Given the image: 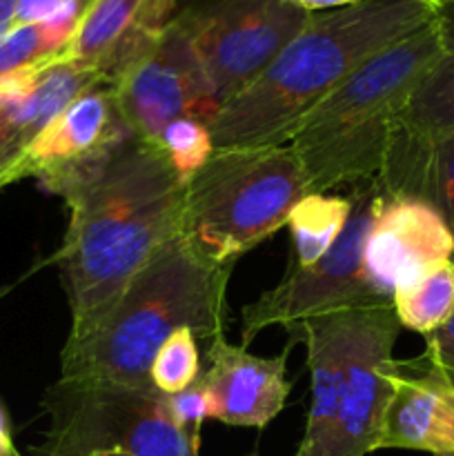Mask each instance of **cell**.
Returning <instances> with one entry per match:
<instances>
[{
  "label": "cell",
  "mask_w": 454,
  "mask_h": 456,
  "mask_svg": "<svg viewBox=\"0 0 454 456\" xmlns=\"http://www.w3.org/2000/svg\"><path fill=\"white\" fill-rule=\"evenodd\" d=\"M450 377H452V381H454V374H450Z\"/></svg>",
  "instance_id": "37"
},
{
  "label": "cell",
  "mask_w": 454,
  "mask_h": 456,
  "mask_svg": "<svg viewBox=\"0 0 454 456\" xmlns=\"http://www.w3.org/2000/svg\"><path fill=\"white\" fill-rule=\"evenodd\" d=\"M89 456H132V454L123 452V450H98V452H93Z\"/></svg>",
  "instance_id": "32"
},
{
  "label": "cell",
  "mask_w": 454,
  "mask_h": 456,
  "mask_svg": "<svg viewBox=\"0 0 454 456\" xmlns=\"http://www.w3.org/2000/svg\"><path fill=\"white\" fill-rule=\"evenodd\" d=\"M200 377V359L191 330L181 328L165 338L150 368V383L158 395L172 396L187 390Z\"/></svg>",
  "instance_id": "23"
},
{
  "label": "cell",
  "mask_w": 454,
  "mask_h": 456,
  "mask_svg": "<svg viewBox=\"0 0 454 456\" xmlns=\"http://www.w3.org/2000/svg\"><path fill=\"white\" fill-rule=\"evenodd\" d=\"M392 307L401 328L427 337L454 312V261L418 270L392 289Z\"/></svg>",
  "instance_id": "20"
},
{
  "label": "cell",
  "mask_w": 454,
  "mask_h": 456,
  "mask_svg": "<svg viewBox=\"0 0 454 456\" xmlns=\"http://www.w3.org/2000/svg\"><path fill=\"white\" fill-rule=\"evenodd\" d=\"M190 3H194V0H178V12H181L182 7H187Z\"/></svg>",
  "instance_id": "34"
},
{
  "label": "cell",
  "mask_w": 454,
  "mask_h": 456,
  "mask_svg": "<svg viewBox=\"0 0 454 456\" xmlns=\"http://www.w3.org/2000/svg\"><path fill=\"white\" fill-rule=\"evenodd\" d=\"M83 12L85 4L80 0H67L52 20L40 25H16L9 29L0 38V83L62 56Z\"/></svg>",
  "instance_id": "21"
},
{
  "label": "cell",
  "mask_w": 454,
  "mask_h": 456,
  "mask_svg": "<svg viewBox=\"0 0 454 456\" xmlns=\"http://www.w3.org/2000/svg\"><path fill=\"white\" fill-rule=\"evenodd\" d=\"M310 194L292 145L214 150L185 183L182 234L209 258L231 263L288 225Z\"/></svg>",
  "instance_id": "5"
},
{
  "label": "cell",
  "mask_w": 454,
  "mask_h": 456,
  "mask_svg": "<svg viewBox=\"0 0 454 456\" xmlns=\"http://www.w3.org/2000/svg\"><path fill=\"white\" fill-rule=\"evenodd\" d=\"M443 53L396 118L387 154L423 150L454 132V0L436 9Z\"/></svg>",
  "instance_id": "18"
},
{
  "label": "cell",
  "mask_w": 454,
  "mask_h": 456,
  "mask_svg": "<svg viewBox=\"0 0 454 456\" xmlns=\"http://www.w3.org/2000/svg\"><path fill=\"white\" fill-rule=\"evenodd\" d=\"M69 209L56 254L80 330L174 236L182 234L185 181L156 141L127 132L78 167L38 178Z\"/></svg>",
  "instance_id": "1"
},
{
  "label": "cell",
  "mask_w": 454,
  "mask_h": 456,
  "mask_svg": "<svg viewBox=\"0 0 454 456\" xmlns=\"http://www.w3.org/2000/svg\"><path fill=\"white\" fill-rule=\"evenodd\" d=\"M352 214L336 243L316 263L298 267L289 263L283 279L243 307V347L258 332L274 325L285 330L314 316L354 307L392 303L372 288L365 272V245L383 191L374 178L352 185Z\"/></svg>",
  "instance_id": "7"
},
{
  "label": "cell",
  "mask_w": 454,
  "mask_h": 456,
  "mask_svg": "<svg viewBox=\"0 0 454 456\" xmlns=\"http://www.w3.org/2000/svg\"><path fill=\"white\" fill-rule=\"evenodd\" d=\"M167 405L174 421L178 423V428L194 444L200 445V426H203V421L212 419V401H209L207 390L200 386L199 379L187 390L167 396Z\"/></svg>",
  "instance_id": "25"
},
{
  "label": "cell",
  "mask_w": 454,
  "mask_h": 456,
  "mask_svg": "<svg viewBox=\"0 0 454 456\" xmlns=\"http://www.w3.org/2000/svg\"><path fill=\"white\" fill-rule=\"evenodd\" d=\"M294 4H298L301 9H305L307 13H320V12H332V9H343L352 7V4H359L363 0H292Z\"/></svg>",
  "instance_id": "29"
},
{
  "label": "cell",
  "mask_w": 454,
  "mask_h": 456,
  "mask_svg": "<svg viewBox=\"0 0 454 456\" xmlns=\"http://www.w3.org/2000/svg\"><path fill=\"white\" fill-rule=\"evenodd\" d=\"M25 150L27 142L20 134L0 116V190L22 178L20 165Z\"/></svg>",
  "instance_id": "26"
},
{
  "label": "cell",
  "mask_w": 454,
  "mask_h": 456,
  "mask_svg": "<svg viewBox=\"0 0 454 456\" xmlns=\"http://www.w3.org/2000/svg\"><path fill=\"white\" fill-rule=\"evenodd\" d=\"M443 53L434 20L352 71L289 138L310 194L369 181L381 172L396 118Z\"/></svg>",
  "instance_id": "4"
},
{
  "label": "cell",
  "mask_w": 454,
  "mask_h": 456,
  "mask_svg": "<svg viewBox=\"0 0 454 456\" xmlns=\"http://www.w3.org/2000/svg\"><path fill=\"white\" fill-rule=\"evenodd\" d=\"M426 0H363L312 13L272 65L214 116V150L285 145L352 71L434 20Z\"/></svg>",
  "instance_id": "3"
},
{
  "label": "cell",
  "mask_w": 454,
  "mask_h": 456,
  "mask_svg": "<svg viewBox=\"0 0 454 456\" xmlns=\"http://www.w3.org/2000/svg\"><path fill=\"white\" fill-rule=\"evenodd\" d=\"M288 352L263 359L223 337L214 338L207 346V370L199 377L212 401V419L261 430L279 417L292 390V383L285 379Z\"/></svg>",
  "instance_id": "13"
},
{
  "label": "cell",
  "mask_w": 454,
  "mask_h": 456,
  "mask_svg": "<svg viewBox=\"0 0 454 456\" xmlns=\"http://www.w3.org/2000/svg\"><path fill=\"white\" fill-rule=\"evenodd\" d=\"M129 129L116 111L109 83L98 85L56 116L22 156V178H43L61 169L78 167L123 138Z\"/></svg>",
  "instance_id": "15"
},
{
  "label": "cell",
  "mask_w": 454,
  "mask_h": 456,
  "mask_svg": "<svg viewBox=\"0 0 454 456\" xmlns=\"http://www.w3.org/2000/svg\"><path fill=\"white\" fill-rule=\"evenodd\" d=\"M107 83L85 62L58 56L0 83V116L29 145L71 102Z\"/></svg>",
  "instance_id": "17"
},
{
  "label": "cell",
  "mask_w": 454,
  "mask_h": 456,
  "mask_svg": "<svg viewBox=\"0 0 454 456\" xmlns=\"http://www.w3.org/2000/svg\"><path fill=\"white\" fill-rule=\"evenodd\" d=\"M9 456H22L20 452H18V450H16V452H12V454H9Z\"/></svg>",
  "instance_id": "35"
},
{
  "label": "cell",
  "mask_w": 454,
  "mask_h": 456,
  "mask_svg": "<svg viewBox=\"0 0 454 456\" xmlns=\"http://www.w3.org/2000/svg\"><path fill=\"white\" fill-rule=\"evenodd\" d=\"M178 0H89L62 56L116 78L163 36Z\"/></svg>",
  "instance_id": "14"
},
{
  "label": "cell",
  "mask_w": 454,
  "mask_h": 456,
  "mask_svg": "<svg viewBox=\"0 0 454 456\" xmlns=\"http://www.w3.org/2000/svg\"><path fill=\"white\" fill-rule=\"evenodd\" d=\"M12 452H16V445H13L12 430H9L7 414H4L3 405H0V456H9Z\"/></svg>",
  "instance_id": "31"
},
{
  "label": "cell",
  "mask_w": 454,
  "mask_h": 456,
  "mask_svg": "<svg viewBox=\"0 0 454 456\" xmlns=\"http://www.w3.org/2000/svg\"><path fill=\"white\" fill-rule=\"evenodd\" d=\"M116 111L125 127L147 141L178 118L212 123L221 105L203 74L190 40L176 22L109 83Z\"/></svg>",
  "instance_id": "9"
},
{
  "label": "cell",
  "mask_w": 454,
  "mask_h": 456,
  "mask_svg": "<svg viewBox=\"0 0 454 456\" xmlns=\"http://www.w3.org/2000/svg\"><path fill=\"white\" fill-rule=\"evenodd\" d=\"M426 354L448 374H454V312L441 328L426 337Z\"/></svg>",
  "instance_id": "27"
},
{
  "label": "cell",
  "mask_w": 454,
  "mask_h": 456,
  "mask_svg": "<svg viewBox=\"0 0 454 456\" xmlns=\"http://www.w3.org/2000/svg\"><path fill=\"white\" fill-rule=\"evenodd\" d=\"M285 332L289 337L285 350L296 343L305 346L312 379V401L305 432L294 456H316L336 419L338 395H341L347 347H350L352 310L314 316V319L301 321Z\"/></svg>",
  "instance_id": "16"
},
{
  "label": "cell",
  "mask_w": 454,
  "mask_h": 456,
  "mask_svg": "<svg viewBox=\"0 0 454 456\" xmlns=\"http://www.w3.org/2000/svg\"><path fill=\"white\" fill-rule=\"evenodd\" d=\"M80 3H85V4H89V0H80Z\"/></svg>",
  "instance_id": "36"
},
{
  "label": "cell",
  "mask_w": 454,
  "mask_h": 456,
  "mask_svg": "<svg viewBox=\"0 0 454 456\" xmlns=\"http://www.w3.org/2000/svg\"><path fill=\"white\" fill-rule=\"evenodd\" d=\"M231 263H218L185 234L163 245L62 347L65 381L154 390L150 368L165 338L187 328L209 343L227 328Z\"/></svg>",
  "instance_id": "2"
},
{
  "label": "cell",
  "mask_w": 454,
  "mask_h": 456,
  "mask_svg": "<svg viewBox=\"0 0 454 456\" xmlns=\"http://www.w3.org/2000/svg\"><path fill=\"white\" fill-rule=\"evenodd\" d=\"M374 181L390 199L432 205L454 236V132L423 150L390 154Z\"/></svg>",
  "instance_id": "19"
},
{
  "label": "cell",
  "mask_w": 454,
  "mask_h": 456,
  "mask_svg": "<svg viewBox=\"0 0 454 456\" xmlns=\"http://www.w3.org/2000/svg\"><path fill=\"white\" fill-rule=\"evenodd\" d=\"M160 147L167 154L169 163L176 169L182 181H190L212 156L214 138L207 120L194 118H178L169 123L158 136Z\"/></svg>",
  "instance_id": "24"
},
{
  "label": "cell",
  "mask_w": 454,
  "mask_h": 456,
  "mask_svg": "<svg viewBox=\"0 0 454 456\" xmlns=\"http://www.w3.org/2000/svg\"><path fill=\"white\" fill-rule=\"evenodd\" d=\"M427 4H430V7H434V9H441L443 7V4H448L450 0H426Z\"/></svg>",
  "instance_id": "33"
},
{
  "label": "cell",
  "mask_w": 454,
  "mask_h": 456,
  "mask_svg": "<svg viewBox=\"0 0 454 456\" xmlns=\"http://www.w3.org/2000/svg\"><path fill=\"white\" fill-rule=\"evenodd\" d=\"M443 261H454V236L443 216L418 199L383 194L365 245V272L372 288L392 301L401 279Z\"/></svg>",
  "instance_id": "12"
},
{
  "label": "cell",
  "mask_w": 454,
  "mask_h": 456,
  "mask_svg": "<svg viewBox=\"0 0 454 456\" xmlns=\"http://www.w3.org/2000/svg\"><path fill=\"white\" fill-rule=\"evenodd\" d=\"M65 4L67 0H18L16 25H40L52 20Z\"/></svg>",
  "instance_id": "28"
},
{
  "label": "cell",
  "mask_w": 454,
  "mask_h": 456,
  "mask_svg": "<svg viewBox=\"0 0 454 456\" xmlns=\"http://www.w3.org/2000/svg\"><path fill=\"white\" fill-rule=\"evenodd\" d=\"M310 16L292 0H194L174 22L223 107L272 65Z\"/></svg>",
  "instance_id": "8"
},
{
  "label": "cell",
  "mask_w": 454,
  "mask_h": 456,
  "mask_svg": "<svg viewBox=\"0 0 454 456\" xmlns=\"http://www.w3.org/2000/svg\"><path fill=\"white\" fill-rule=\"evenodd\" d=\"M352 214L350 196L305 194L288 218L292 236V265L307 267L319 261L338 240Z\"/></svg>",
  "instance_id": "22"
},
{
  "label": "cell",
  "mask_w": 454,
  "mask_h": 456,
  "mask_svg": "<svg viewBox=\"0 0 454 456\" xmlns=\"http://www.w3.org/2000/svg\"><path fill=\"white\" fill-rule=\"evenodd\" d=\"M49 430L38 456H89L123 450L132 456H199L178 428L167 396L114 383L61 381L45 396Z\"/></svg>",
  "instance_id": "6"
},
{
  "label": "cell",
  "mask_w": 454,
  "mask_h": 456,
  "mask_svg": "<svg viewBox=\"0 0 454 456\" xmlns=\"http://www.w3.org/2000/svg\"><path fill=\"white\" fill-rule=\"evenodd\" d=\"M18 0H0V38L16 25Z\"/></svg>",
  "instance_id": "30"
},
{
  "label": "cell",
  "mask_w": 454,
  "mask_h": 456,
  "mask_svg": "<svg viewBox=\"0 0 454 456\" xmlns=\"http://www.w3.org/2000/svg\"><path fill=\"white\" fill-rule=\"evenodd\" d=\"M401 323L392 303L354 307L336 419L316 456H368L378 450L390 399V361Z\"/></svg>",
  "instance_id": "10"
},
{
  "label": "cell",
  "mask_w": 454,
  "mask_h": 456,
  "mask_svg": "<svg viewBox=\"0 0 454 456\" xmlns=\"http://www.w3.org/2000/svg\"><path fill=\"white\" fill-rule=\"evenodd\" d=\"M390 399L383 412L378 450H418L454 456V381L423 352L390 361Z\"/></svg>",
  "instance_id": "11"
}]
</instances>
